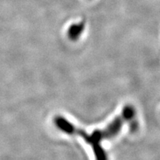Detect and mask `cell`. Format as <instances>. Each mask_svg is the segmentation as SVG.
Wrapping results in <instances>:
<instances>
[{"mask_svg": "<svg viewBox=\"0 0 160 160\" xmlns=\"http://www.w3.org/2000/svg\"><path fill=\"white\" fill-rule=\"evenodd\" d=\"M84 28V23L81 22L77 24V25H73L72 27L70 28L69 30V35L70 37H77V35H79Z\"/></svg>", "mask_w": 160, "mask_h": 160, "instance_id": "1", "label": "cell"}]
</instances>
